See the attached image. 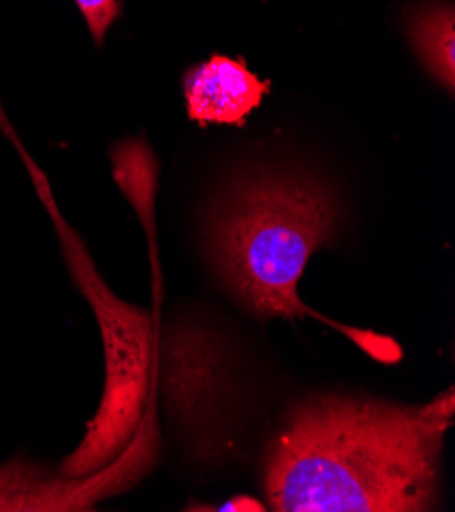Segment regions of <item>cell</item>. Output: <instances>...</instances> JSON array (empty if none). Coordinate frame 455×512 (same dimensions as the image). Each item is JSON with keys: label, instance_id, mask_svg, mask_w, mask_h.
Wrapping results in <instances>:
<instances>
[{"label": "cell", "instance_id": "obj_2", "mask_svg": "<svg viewBox=\"0 0 455 512\" xmlns=\"http://www.w3.org/2000/svg\"><path fill=\"white\" fill-rule=\"evenodd\" d=\"M341 204L331 186L307 170L258 166L235 174L207 215L209 262L247 313L319 319L380 364H398L400 345L380 333L321 317L300 300L298 282L313 255L337 241Z\"/></svg>", "mask_w": 455, "mask_h": 512}, {"label": "cell", "instance_id": "obj_7", "mask_svg": "<svg viewBox=\"0 0 455 512\" xmlns=\"http://www.w3.org/2000/svg\"><path fill=\"white\" fill-rule=\"evenodd\" d=\"M219 510H266L260 502L251 500V498H241V500H235V502H229L225 504L223 508Z\"/></svg>", "mask_w": 455, "mask_h": 512}, {"label": "cell", "instance_id": "obj_3", "mask_svg": "<svg viewBox=\"0 0 455 512\" xmlns=\"http://www.w3.org/2000/svg\"><path fill=\"white\" fill-rule=\"evenodd\" d=\"M45 207L58 227L62 249L74 282L90 302L103 335L105 392L98 413L90 421L82 443L68 455L60 472L70 480H82L105 470L131 443L143 413L151 368V315L111 292L90 260L86 245L60 217L54 196L41 192Z\"/></svg>", "mask_w": 455, "mask_h": 512}, {"label": "cell", "instance_id": "obj_5", "mask_svg": "<svg viewBox=\"0 0 455 512\" xmlns=\"http://www.w3.org/2000/svg\"><path fill=\"white\" fill-rule=\"evenodd\" d=\"M404 29L429 76L447 92L455 84V15L449 3H423L404 13Z\"/></svg>", "mask_w": 455, "mask_h": 512}, {"label": "cell", "instance_id": "obj_1", "mask_svg": "<svg viewBox=\"0 0 455 512\" xmlns=\"http://www.w3.org/2000/svg\"><path fill=\"white\" fill-rule=\"evenodd\" d=\"M453 390L425 406L313 394L288 406L264 453L278 512H421L441 490Z\"/></svg>", "mask_w": 455, "mask_h": 512}, {"label": "cell", "instance_id": "obj_6", "mask_svg": "<svg viewBox=\"0 0 455 512\" xmlns=\"http://www.w3.org/2000/svg\"><path fill=\"white\" fill-rule=\"evenodd\" d=\"M74 3L78 5L80 13L84 15L96 45L103 43L109 27L121 15L119 0H74Z\"/></svg>", "mask_w": 455, "mask_h": 512}, {"label": "cell", "instance_id": "obj_4", "mask_svg": "<svg viewBox=\"0 0 455 512\" xmlns=\"http://www.w3.org/2000/svg\"><path fill=\"white\" fill-rule=\"evenodd\" d=\"M182 86L188 117L198 125H243L270 92L268 80L227 56L190 68Z\"/></svg>", "mask_w": 455, "mask_h": 512}]
</instances>
